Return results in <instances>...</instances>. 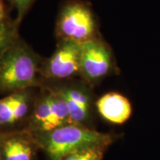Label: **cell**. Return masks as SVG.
<instances>
[{
    "label": "cell",
    "mask_w": 160,
    "mask_h": 160,
    "mask_svg": "<svg viewBox=\"0 0 160 160\" xmlns=\"http://www.w3.org/2000/svg\"><path fill=\"white\" fill-rule=\"evenodd\" d=\"M37 142L49 160H62L73 152L94 146L108 147L113 136L90 129L85 125H68L49 132L37 133Z\"/></svg>",
    "instance_id": "1"
},
{
    "label": "cell",
    "mask_w": 160,
    "mask_h": 160,
    "mask_svg": "<svg viewBox=\"0 0 160 160\" xmlns=\"http://www.w3.org/2000/svg\"><path fill=\"white\" fill-rule=\"evenodd\" d=\"M38 72L39 58L19 39L0 57V94H9L36 85Z\"/></svg>",
    "instance_id": "2"
},
{
    "label": "cell",
    "mask_w": 160,
    "mask_h": 160,
    "mask_svg": "<svg viewBox=\"0 0 160 160\" xmlns=\"http://www.w3.org/2000/svg\"><path fill=\"white\" fill-rule=\"evenodd\" d=\"M56 33L59 41L79 44L99 37L97 20L90 6L75 0L64 5L58 16Z\"/></svg>",
    "instance_id": "3"
},
{
    "label": "cell",
    "mask_w": 160,
    "mask_h": 160,
    "mask_svg": "<svg viewBox=\"0 0 160 160\" xmlns=\"http://www.w3.org/2000/svg\"><path fill=\"white\" fill-rule=\"evenodd\" d=\"M113 58L111 48L97 37L81 44L80 73L88 83L96 84L113 71Z\"/></svg>",
    "instance_id": "4"
},
{
    "label": "cell",
    "mask_w": 160,
    "mask_h": 160,
    "mask_svg": "<svg viewBox=\"0 0 160 160\" xmlns=\"http://www.w3.org/2000/svg\"><path fill=\"white\" fill-rule=\"evenodd\" d=\"M81 44L71 41H59L53 55L42 67V73L51 79H67L80 73Z\"/></svg>",
    "instance_id": "5"
},
{
    "label": "cell",
    "mask_w": 160,
    "mask_h": 160,
    "mask_svg": "<svg viewBox=\"0 0 160 160\" xmlns=\"http://www.w3.org/2000/svg\"><path fill=\"white\" fill-rule=\"evenodd\" d=\"M67 104L70 114V124L81 125L87 122L91 115V93L85 85L70 84L55 87Z\"/></svg>",
    "instance_id": "6"
},
{
    "label": "cell",
    "mask_w": 160,
    "mask_h": 160,
    "mask_svg": "<svg viewBox=\"0 0 160 160\" xmlns=\"http://www.w3.org/2000/svg\"><path fill=\"white\" fill-rule=\"evenodd\" d=\"M96 107L104 119L114 125L125 123L133 113L130 100L117 92H110L102 96L96 102Z\"/></svg>",
    "instance_id": "7"
},
{
    "label": "cell",
    "mask_w": 160,
    "mask_h": 160,
    "mask_svg": "<svg viewBox=\"0 0 160 160\" xmlns=\"http://www.w3.org/2000/svg\"><path fill=\"white\" fill-rule=\"evenodd\" d=\"M2 152L5 160H33L31 141L22 133H3Z\"/></svg>",
    "instance_id": "8"
},
{
    "label": "cell",
    "mask_w": 160,
    "mask_h": 160,
    "mask_svg": "<svg viewBox=\"0 0 160 160\" xmlns=\"http://www.w3.org/2000/svg\"><path fill=\"white\" fill-rule=\"evenodd\" d=\"M17 22L5 19L0 22V57L19 39Z\"/></svg>",
    "instance_id": "9"
},
{
    "label": "cell",
    "mask_w": 160,
    "mask_h": 160,
    "mask_svg": "<svg viewBox=\"0 0 160 160\" xmlns=\"http://www.w3.org/2000/svg\"><path fill=\"white\" fill-rule=\"evenodd\" d=\"M19 93L20 91L13 92L0 98V127L12 125V115Z\"/></svg>",
    "instance_id": "10"
},
{
    "label": "cell",
    "mask_w": 160,
    "mask_h": 160,
    "mask_svg": "<svg viewBox=\"0 0 160 160\" xmlns=\"http://www.w3.org/2000/svg\"><path fill=\"white\" fill-rule=\"evenodd\" d=\"M107 147L94 146L73 152L62 160H102Z\"/></svg>",
    "instance_id": "11"
},
{
    "label": "cell",
    "mask_w": 160,
    "mask_h": 160,
    "mask_svg": "<svg viewBox=\"0 0 160 160\" xmlns=\"http://www.w3.org/2000/svg\"><path fill=\"white\" fill-rule=\"evenodd\" d=\"M17 11V18L16 22L19 24L28 11L34 0H10Z\"/></svg>",
    "instance_id": "12"
},
{
    "label": "cell",
    "mask_w": 160,
    "mask_h": 160,
    "mask_svg": "<svg viewBox=\"0 0 160 160\" xmlns=\"http://www.w3.org/2000/svg\"><path fill=\"white\" fill-rule=\"evenodd\" d=\"M6 17V11H5V6L4 4L3 0H0V22L4 21Z\"/></svg>",
    "instance_id": "13"
},
{
    "label": "cell",
    "mask_w": 160,
    "mask_h": 160,
    "mask_svg": "<svg viewBox=\"0 0 160 160\" xmlns=\"http://www.w3.org/2000/svg\"><path fill=\"white\" fill-rule=\"evenodd\" d=\"M2 138H3V132L0 131V160H5L3 157L2 152Z\"/></svg>",
    "instance_id": "14"
}]
</instances>
